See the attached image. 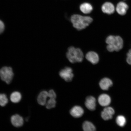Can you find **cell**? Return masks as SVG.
<instances>
[{
  "mask_svg": "<svg viewBox=\"0 0 131 131\" xmlns=\"http://www.w3.org/2000/svg\"><path fill=\"white\" fill-rule=\"evenodd\" d=\"M70 21L73 27L77 30L81 31L89 27L93 22V19L90 16L75 14L71 16Z\"/></svg>",
  "mask_w": 131,
  "mask_h": 131,
  "instance_id": "obj_1",
  "label": "cell"
},
{
  "mask_svg": "<svg viewBox=\"0 0 131 131\" xmlns=\"http://www.w3.org/2000/svg\"><path fill=\"white\" fill-rule=\"evenodd\" d=\"M105 42L107 45L106 49L109 52L119 51L123 47V40L119 36L110 35L106 38Z\"/></svg>",
  "mask_w": 131,
  "mask_h": 131,
  "instance_id": "obj_2",
  "label": "cell"
},
{
  "mask_svg": "<svg viewBox=\"0 0 131 131\" xmlns=\"http://www.w3.org/2000/svg\"><path fill=\"white\" fill-rule=\"evenodd\" d=\"M66 56L70 63H80L83 61L84 54L81 49L71 46L67 49Z\"/></svg>",
  "mask_w": 131,
  "mask_h": 131,
  "instance_id": "obj_3",
  "label": "cell"
},
{
  "mask_svg": "<svg viewBox=\"0 0 131 131\" xmlns=\"http://www.w3.org/2000/svg\"><path fill=\"white\" fill-rule=\"evenodd\" d=\"M14 75L12 69L10 67H4L0 69V77L7 84L11 83Z\"/></svg>",
  "mask_w": 131,
  "mask_h": 131,
  "instance_id": "obj_4",
  "label": "cell"
},
{
  "mask_svg": "<svg viewBox=\"0 0 131 131\" xmlns=\"http://www.w3.org/2000/svg\"><path fill=\"white\" fill-rule=\"evenodd\" d=\"M59 75L62 78L67 82L71 81L73 77L72 69L69 67H66L60 70Z\"/></svg>",
  "mask_w": 131,
  "mask_h": 131,
  "instance_id": "obj_5",
  "label": "cell"
},
{
  "mask_svg": "<svg viewBox=\"0 0 131 131\" xmlns=\"http://www.w3.org/2000/svg\"><path fill=\"white\" fill-rule=\"evenodd\" d=\"M85 58L87 60L93 64H96L99 61V55L96 52L92 51L88 52L86 53Z\"/></svg>",
  "mask_w": 131,
  "mask_h": 131,
  "instance_id": "obj_6",
  "label": "cell"
},
{
  "mask_svg": "<svg viewBox=\"0 0 131 131\" xmlns=\"http://www.w3.org/2000/svg\"><path fill=\"white\" fill-rule=\"evenodd\" d=\"M10 120L13 126L16 127H22L24 124V120L23 117L18 114L12 116Z\"/></svg>",
  "mask_w": 131,
  "mask_h": 131,
  "instance_id": "obj_7",
  "label": "cell"
},
{
  "mask_svg": "<svg viewBox=\"0 0 131 131\" xmlns=\"http://www.w3.org/2000/svg\"><path fill=\"white\" fill-rule=\"evenodd\" d=\"M114 114V111L112 107H106L105 108L101 113V116L104 120H108L112 118Z\"/></svg>",
  "mask_w": 131,
  "mask_h": 131,
  "instance_id": "obj_8",
  "label": "cell"
},
{
  "mask_svg": "<svg viewBox=\"0 0 131 131\" xmlns=\"http://www.w3.org/2000/svg\"><path fill=\"white\" fill-rule=\"evenodd\" d=\"M96 99L93 96H89L86 98L85 105L88 109L90 111L95 110L96 107Z\"/></svg>",
  "mask_w": 131,
  "mask_h": 131,
  "instance_id": "obj_9",
  "label": "cell"
},
{
  "mask_svg": "<svg viewBox=\"0 0 131 131\" xmlns=\"http://www.w3.org/2000/svg\"><path fill=\"white\" fill-rule=\"evenodd\" d=\"M115 7L112 3L106 2L102 5L101 10L103 13L108 15L113 14L115 11Z\"/></svg>",
  "mask_w": 131,
  "mask_h": 131,
  "instance_id": "obj_10",
  "label": "cell"
},
{
  "mask_svg": "<svg viewBox=\"0 0 131 131\" xmlns=\"http://www.w3.org/2000/svg\"><path fill=\"white\" fill-rule=\"evenodd\" d=\"M111 99L108 95L105 94H101L98 98V102L101 106H107L110 104Z\"/></svg>",
  "mask_w": 131,
  "mask_h": 131,
  "instance_id": "obj_11",
  "label": "cell"
},
{
  "mask_svg": "<svg viewBox=\"0 0 131 131\" xmlns=\"http://www.w3.org/2000/svg\"><path fill=\"white\" fill-rule=\"evenodd\" d=\"M128 8V6L125 3L121 2L117 4L116 10L119 15L123 16L126 14Z\"/></svg>",
  "mask_w": 131,
  "mask_h": 131,
  "instance_id": "obj_12",
  "label": "cell"
},
{
  "mask_svg": "<svg viewBox=\"0 0 131 131\" xmlns=\"http://www.w3.org/2000/svg\"><path fill=\"white\" fill-rule=\"evenodd\" d=\"M70 114L75 118H79L82 116L84 113V110L81 106H75L70 111Z\"/></svg>",
  "mask_w": 131,
  "mask_h": 131,
  "instance_id": "obj_13",
  "label": "cell"
},
{
  "mask_svg": "<svg viewBox=\"0 0 131 131\" xmlns=\"http://www.w3.org/2000/svg\"><path fill=\"white\" fill-rule=\"evenodd\" d=\"M48 97V92L46 91H42L41 92L38 96V103L40 105H45L47 102V99Z\"/></svg>",
  "mask_w": 131,
  "mask_h": 131,
  "instance_id": "obj_14",
  "label": "cell"
},
{
  "mask_svg": "<svg viewBox=\"0 0 131 131\" xmlns=\"http://www.w3.org/2000/svg\"><path fill=\"white\" fill-rule=\"evenodd\" d=\"M112 85V81L107 78H103L99 83V85L101 89L105 91L108 89Z\"/></svg>",
  "mask_w": 131,
  "mask_h": 131,
  "instance_id": "obj_15",
  "label": "cell"
},
{
  "mask_svg": "<svg viewBox=\"0 0 131 131\" xmlns=\"http://www.w3.org/2000/svg\"><path fill=\"white\" fill-rule=\"evenodd\" d=\"M80 9L81 12L84 14H88L91 13L93 10V7L91 4L89 3H85L80 6Z\"/></svg>",
  "mask_w": 131,
  "mask_h": 131,
  "instance_id": "obj_16",
  "label": "cell"
},
{
  "mask_svg": "<svg viewBox=\"0 0 131 131\" xmlns=\"http://www.w3.org/2000/svg\"><path fill=\"white\" fill-rule=\"evenodd\" d=\"M22 98V95L20 92L18 91L14 92L10 95V100L11 102L14 103L19 102Z\"/></svg>",
  "mask_w": 131,
  "mask_h": 131,
  "instance_id": "obj_17",
  "label": "cell"
},
{
  "mask_svg": "<svg viewBox=\"0 0 131 131\" xmlns=\"http://www.w3.org/2000/svg\"><path fill=\"white\" fill-rule=\"evenodd\" d=\"M83 128L85 131H94L96 129L94 124L88 121H85L83 123Z\"/></svg>",
  "mask_w": 131,
  "mask_h": 131,
  "instance_id": "obj_18",
  "label": "cell"
},
{
  "mask_svg": "<svg viewBox=\"0 0 131 131\" xmlns=\"http://www.w3.org/2000/svg\"><path fill=\"white\" fill-rule=\"evenodd\" d=\"M116 122L117 125L121 127H124L126 123L125 117L122 115L118 116L116 118Z\"/></svg>",
  "mask_w": 131,
  "mask_h": 131,
  "instance_id": "obj_19",
  "label": "cell"
},
{
  "mask_svg": "<svg viewBox=\"0 0 131 131\" xmlns=\"http://www.w3.org/2000/svg\"><path fill=\"white\" fill-rule=\"evenodd\" d=\"M8 100L7 96L4 94H0V106H4L7 104Z\"/></svg>",
  "mask_w": 131,
  "mask_h": 131,
  "instance_id": "obj_20",
  "label": "cell"
},
{
  "mask_svg": "<svg viewBox=\"0 0 131 131\" xmlns=\"http://www.w3.org/2000/svg\"><path fill=\"white\" fill-rule=\"evenodd\" d=\"M56 102L55 99H50V98L46 103L45 105L47 109H50L54 107L56 105Z\"/></svg>",
  "mask_w": 131,
  "mask_h": 131,
  "instance_id": "obj_21",
  "label": "cell"
},
{
  "mask_svg": "<svg viewBox=\"0 0 131 131\" xmlns=\"http://www.w3.org/2000/svg\"><path fill=\"white\" fill-rule=\"evenodd\" d=\"M48 97L50 99H55L56 97V95L53 90H51L48 92Z\"/></svg>",
  "mask_w": 131,
  "mask_h": 131,
  "instance_id": "obj_22",
  "label": "cell"
},
{
  "mask_svg": "<svg viewBox=\"0 0 131 131\" xmlns=\"http://www.w3.org/2000/svg\"><path fill=\"white\" fill-rule=\"evenodd\" d=\"M126 60L129 64L131 65V49L129 50L127 53Z\"/></svg>",
  "mask_w": 131,
  "mask_h": 131,
  "instance_id": "obj_23",
  "label": "cell"
},
{
  "mask_svg": "<svg viewBox=\"0 0 131 131\" xmlns=\"http://www.w3.org/2000/svg\"><path fill=\"white\" fill-rule=\"evenodd\" d=\"M5 25L2 21L0 20V34L4 31L5 29Z\"/></svg>",
  "mask_w": 131,
  "mask_h": 131,
  "instance_id": "obj_24",
  "label": "cell"
}]
</instances>
